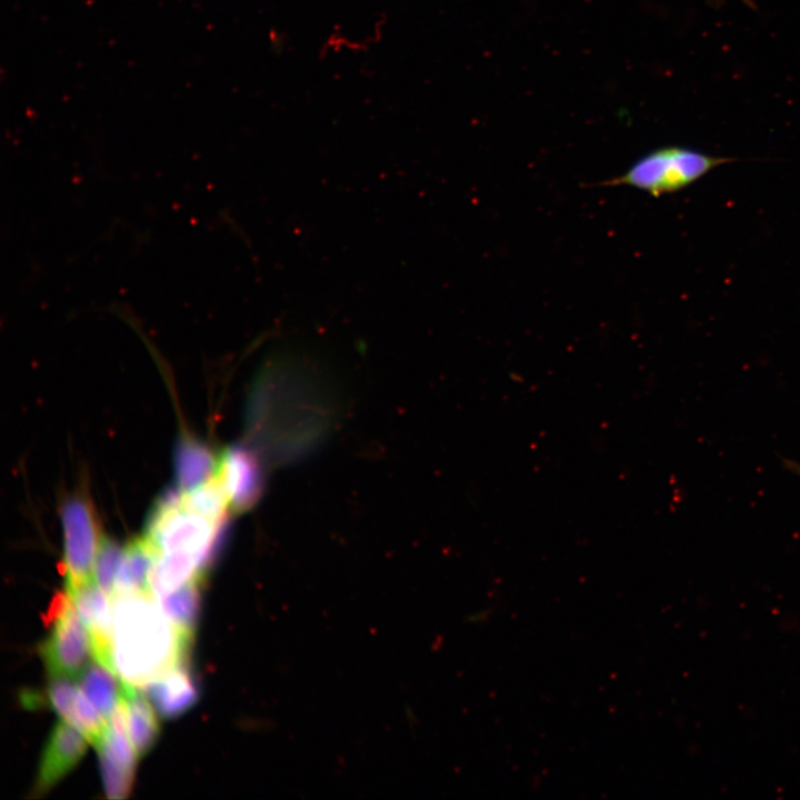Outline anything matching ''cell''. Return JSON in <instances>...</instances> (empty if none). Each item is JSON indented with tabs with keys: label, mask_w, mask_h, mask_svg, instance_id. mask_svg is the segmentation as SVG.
<instances>
[{
	"label": "cell",
	"mask_w": 800,
	"mask_h": 800,
	"mask_svg": "<svg viewBox=\"0 0 800 800\" xmlns=\"http://www.w3.org/2000/svg\"><path fill=\"white\" fill-rule=\"evenodd\" d=\"M113 663L122 681L143 687L177 663L189 660L193 639L181 634L152 594L116 597Z\"/></svg>",
	"instance_id": "6da1fadb"
},
{
	"label": "cell",
	"mask_w": 800,
	"mask_h": 800,
	"mask_svg": "<svg viewBox=\"0 0 800 800\" xmlns=\"http://www.w3.org/2000/svg\"><path fill=\"white\" fill-rule=\"evenodd\" d=\"M734 160L689 147L668 146L641 156L607 184L628 186L652 197H661L686 189L717 167Z\"/></svg>",
	"instance_id": "7a4b0ae2"
},
{
	"label": "cell",
	"mask_w": 800,
	"mask_h": 800,
	"mask_svg": "<svg viewBox=\"0 0 800 800\" xmlns=\"http://www.w3.org/2000/svg\"><path fill=\"white\" fill-rule=\"evenodd\" d=\"M44 622L52 629L39 652L50 677H80L94 658L93 641L67 588L53 596Z\"/></svg>",
	"instance_id": "3957f363"
},
{
	"label": "cell",
	"mask_w": 800,
	"mask_h": 800,
	"mask_svg": "<svg viewBox=\"0 0 800 800\" xmlns=\"http://www.w3.org/2000/svg\"><path fill=\"white\" fill-rule=\"evenodd\" d=\"M67 588L76 590L93 581L100 538L96 516L81 497L69 498L61 510Z\"/></svg>",
	"instance_id": "277c9868"
},
{
	"label": "cell",
	"mask_w": 800,
	"mask_h": 800,
	"mask_svg": "<svg viewBox=\"0 0 800 800\" xmlns=\"http://www.w3.org/2000/svg\"><path fill=\"white\" fill-rule=\"evenodd\" d=\"M96 748L108 798H127L132 790L138 756L128 732L124 696L109 719L102 741Z\"/></svg>",
	"instance_id": "5b68a950"
},
{
	"label": "cell",
	"mask_w": 800,
	"mask_h": 800,
	"mask_svg": "<svg viewBox=\"0 0 800 800\" xmlns=\"http://www.w3.org/2000/svg\"><path fill=\"white\" fill-rule=\"evenodd\" d=\"M87 740L66 721L53 727L39 763L32 797L43 796L77 766L87 750Z\"/></svg>",
	"instance_id": "8992f818"
},
{
	"label": "cell",
	"mask_w": 800,
	"mask_h": 800,
	"mask_svg": "<svg viewBox=\"0 0 800 800\" xmlns=\"http://www.w3.org/2000/svg\"><path fill=\"white\" fill-rule=\"evenodd\" d=\"M70 592L78 613L92 637L94 659L114 669L113 608L109 601L111 597L94 580Z\"/></svg>",
	"instance_id": "52a82bcc"
},
{
	"label": "cell",
	"mask_w": 800,
	"mask_h": 800,
	"mask_svg": "<svg viewBox=\"0 0 800 800\" xmlns=\"http://www.w3.org/2000/svg\"><path fill=\"white\" fill-rule=\"evenodd\" d=\"M142 688L157 712L166 719L176 718L189 710L199 696L189 660L177 663Z\"/></svg>",
	"instance_id": "ba28073f"
},
{
	"label": "cell",
	"mask_w": 800,
	"mask_h": 800,
	"mask_svg": "<svg viewBox=\"0 0 800 800\" xmlns=\"http://www.w3.org/2000/svg\"><path fill=\"white\" fill-rule=\"evenodd\" d=\"M156 559L157 553L144 537L128 543L117 576L113 599L129 594H152L150 578Z\"/></svg>",
	"instance_id": "9c48e42d"
},
{
	"label": "cell",
	"mask_w": 800,
	"mask_h": 800,
	"mask_svg": "<svg viewBox=\"0 0 800 800\" xmlns=\"http://www.w3.org/2000/svg\"><path fill=\"white\" fill-rule=\"evenodd\" d=\"M220 464L212 451L203 443L183 438L174 452V471L178 488L182 492L209 481L219 473Z\"/></svg>",
	"instance_id": "30bf717a"
},
{
	"label": "cell",
	"mask_w": 800,
	"mask_h": 800,
	"mask_svg": "<svg viewBox=\"0 0 800 800\" xmlns=\"http://www.w3.org/2000/svg\"><path fill=\"white\" fill-rule=\"evenodd\" d=\"M116 673L114 669L94 659L80 676V689L107 721L126 690V682Z\"/></svg>",
	"instance_id": "8fae6325"
},
{
	"label": "cell",
	"mask_w": 800,
	"mask_h": 800,
	"mask_svg": "<svg viewBox=\"0 0 800 800\" xmlns=\"http://www.w3.org/2000/svg\"><path fill=\"white\" fill-rule=\"evenodd\" d=\"M124 700L128 732L139 758L148 753L157 742L160 726L149 699L144 693H140L137 687L126 683Z\"/></svg>",
	"instance_id": "7c38bea8"
},
{
	"label": "cell",
	"mask_w": 800,
	"mask_h": 800,
	"mask_svg": "<svg viewBox=\"0 0 800 800\" xmlns=\"http://www.w3.org/2000/svg\"><path fill=\"white\" fill-rule=\"evenodd\" d=\"M203 582L193 578L176 590L158 597L157 601L176 629L193 639L201 603L200 588Z\"/></svg>",
	"instance_id": "4fadbf2b"
},
{
	"label": "cell",
	"mask_w": 800,
	"mask_h": 800,
	"mask_svg": "<svg viewBox=\"0 0 800 800\" xmlns=\"http://www.w3.org/2000/svg\"><path fill=\"white\" fill-rule=\"evenodd\" d=\"M220 477L233 507L242 508L251 501L256 492V473L247 453L238 449L227 452L220 464Z\"/></svg>",
	"instance_id": "5bb4252c"
},
{
	"label": "cell",
	"mask_w": 800,
	"mask_h": 800,
	"mask_svg": "<svg viewBox=\"0 0 800 800\" xmlns=\"http://www.w3.org/2000/svg\"><path fill=\"white\" fill-rule=\"evenodd\" d=\"M199 561L184 553L160 554L152 568L150 587L154 598L169 593L197 578Z\"/></svg>",
	"instance_id": "9a60e30c"
},
{
	"label": "cell",
	"mask_w": 800,
	"mask_h": 800,
	"mask_svg": "<svg viewBox=\"0 0 800 800\" xmlns=\"http://www.w3.org/2000/svg\"><path fill=\"white\" fill-rule=\"evenodd\" d=\"M228 501L230 499L220 477V470L209 481L182 494L184 508L212 522L224 520Z\"/></svg>",
	"instance_id": "2e32d148"
},
{
	"label": "cell",
	"mask_w": 800,
	"mask_h": 800,
	"mask_svg": "<svg viewBox=\"0 0 800 800\" xmlns=\"http://www.w3.org/2000/svg\"><path fill=\"white\" fill-rule=\"evenodd\" d=\"M120 546L103 538L94 566L96 582L113 599L117 576L123 557Z\"/></svg>",
	"instance_id": "e0dca14e"
},
{
	"label": "cell",
	"mask_w": 800,
	"mask_h": 800,
	"mask_svg": "<svg viewBox=\"0 0 800 800\" xmlns=\"http://www.w3.org/2000/svg\"><path fill=\"white\" fill-rule=\"evenodd\" d=\"M79 689L72 679L66 677H51L47 688V701L60 718L72 724L76 699Z\"/></svg>",
	"instance_id": "ac0fdd59"
},
{
	"label": "cell",
	"mask_w": 800,
	"mask_h": 800,
	"mask_svg": "<svg viewBox=\"0 0 800 800\" xmlns=\"http://www.w3.org/2000/svg\"><path fill=\"white\" fill-rule=\"evenodd\" d=\"M744 1H748V0H744Z\"/></svg>",
	"instance_id": "d6986e66"
}]
</instances>
